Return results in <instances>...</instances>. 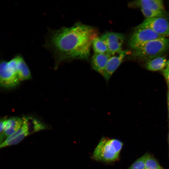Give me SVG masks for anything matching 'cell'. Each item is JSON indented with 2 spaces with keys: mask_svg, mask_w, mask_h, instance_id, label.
Returning a JSON list of instances; mask_svg holds the SVG:
<instances>
[{
  "mask_svg": "<svg viewBox=\"0 0 169 169\" xmlns=\"http://www.w3.org/2000/svg\"><path fill=\"white\" fill-rule=\"evenodd\" d=\"M129 53L128 50H121L111 54L101 74L106 81H108L109 79Z\"/></svg>",
  "mask_w": 169,
  "mask_h": 169,
  "instance_id": "7",
  "label": "cell"
},
{
  "mask_svg": "<svg viewBox=\"0 0 169 169\" xmlns=\"http://www.w3.org/2000/svg\"><path fill=\"white\" fill-rule=\"evenodd\" d=\"M162 73L169 89V69L166 68L164 69L163 70Z\"/></svg>",
  "mask_w": 169,
  "mask_h": 169,
  "instance_id": "21",
  "label": "cell"
},
{
  "mask_svg": "<svg viewBox=\"0 0 169 169\" xmlns=\"http://www.w3.org/2000/svg\"><path fill=\"white\" fill-rule=\"evenodd\" d=\"M129 5L131 7L139 8L147 10H165L164 3L161 0H139L132 1Z\"/></svg>",
  "mask_w": 169,
  "mask_h": 169,
  "instance_id": "10",
  "label": "cell"
},
{
  "mask_svg": "<svg viewBox=\"0 0 169 169\" xmlns=\"http://www.w3.org/2000/svg\"><path fill=\"white\" fill-rule=\"evenodd\" d=\"M22 119L27 124L30 134L45 129L41 123L33 117H25Z\"/></svg>",
  "mask_w": 169,
  "mask_h": 169,
  "instance_id": "14",
  "label": "cell"
},
{
  "mask_svg": "<svg viewBox=\"0 0 169 169\" xmlns=\"http://www.w3.org/2000/svg\"><path fill=\"white\" fill-rule=\"evenodd\" d=\"M168 110H169V106L168 107Z\"/></svg>",
  "mask_w": 169,
  "mask_h": 169,
  "instance_id": "25",
  "label": "cell"
},
{
  "mask_svg": "<svg viewBox=\"0 0 169 169\" xmlns=\"http://www.w3.org/2000/svg\"><path fill=\"white\" fill-rule=\"evenodd\" d=\"M145 169H163L157 161L147 153L145 161Z\"/></svg>",
  "mask_w": 169,
  "mask_h": 169,
  "instance_id": "18",
  "label": "cell"
},
{
  "mask_svg": "<svg viewBox=\"0 0 169 169\" xmlns=\"http://www.w3.org/2000/svg\"><path fill=\"white\" fill-rule=\"evenodd\" d=\"M161 37H165L158 35L149 28L135 29L129 39V45L135 50L150 41Z\"/></svg>",
  "mask_w": 169,
  "mask_h": 169,
  "instance_id": "5",
  "label": "cell"
},
{
  "mask_svg": "<svg viewBox=\"0 0 169 169\" xmlns=\"http://www.w3.org/2000/svg\"><path fill=\"white\" fill-rule=\"evenodd\" d=\"M29 135L27 125L23 124L22 130L17 136L7 142H3L0 144V147L3 148L7 146L16 145L21 141L24 137Z\"/></svg>",
  "mask_w": 169,
  "mask_h": 169,
  "instance_id": "15",
  "label": "cell"
},
{
  "mask_svg": "<svg viewBox=\"0 0 169 169\" xmlns=\"http://www.w3.org/2000/svg\"><path fill=\"white\" fill-rule=\"evenodd\" d=\"M110 55L109 53H95L91 58V65L93 69L101 74Z\"/></svg>",
  "mask_w": 169,
  "mask_h": 169,
  "instance_id": "11",
  "label": "cell"
},
{
  "mask_svg": "<svg viewBox=\"0 0 169 169\" xmlns=\"http://www.w3.org/2000/svg\"><path fill=\"white\" fill-rule=\"evenodd\" d=\"M166 68L169 69V59L167 60Z\"/></svg>",
  "mask_w": 169,
  "mask_h": 169,
  "instance_id": "22",
  "label": "cell"
},
{
  "mask_svg": "<svg viewBox=\"0 0 169 169\" xmlns=\"http://www.w3.org/2000/svg\"><path fill=\"white\" fill-rule=\"evenodd\" d=\"M92 45L95 53L104 54L109 53L106 44L100 37L97 36L94 38L92 41Z\"/></svg>",
  "mask_w": 169,
  "mask_h": 169,
  "instance_id": "16",
  "label": "cell"
},
{
  "mask_svg": "<svg viewBox=\"0 0 169 169\" xmlns=\"http://www.w3.org/2000/svg\"><path fill=\"white\" fill-rule=\"evenodd\" d=\"M119 153L113 146L111 139L103 138L96 147L93 156L96 160L110 161L116 160Z\"/></svg>",
  "mask_w": 169,
  "mask_h": 169,
  "instance_id": "4",
  "label": "cell"
},
{
  "mask_svg": "<svg viewBox=\"0 0 169 169\" xmlns=\"http://www.w3.org/2000/svg\"><path fill=\"white\" fill-rule=\"evenodd\" d=\"M167 100H168V107L169 106V90L168 93L167 95Z\"/></svg>",
  "mask_w": 169,
  "mask_h": 169,
  "instance_id": "23",
  "label": "cell"
},
{
  "mask_svg": "<svg viewBox=\"0 0 169 169\" xmlns=\"http://www.w3.org/2000/svg\"><path fill=\"white\" fill-rule=\"evenodd\" d=\"M97 36L94 28L78 23L70 27L51 30L46 45L53 53L56 68L66 60L88 59L92 41Z\"/></svg>",
  "mask_w": 169,
  "mask_h": 169,
  "instance_id": "1",
  "label": "cell"
},
{
  "mask_svg": "<svg viewBox=\"0 0 169 169\" xmlns=\"http://www.w3.org/2000/svg\"><path fill=\"white\" fill-rule=\"evenodd\" d=\"M168 142H169V132L168 134Z\"/></svg>",
  "mask_w": 169,
  "mask_h": 169,
  "instance_id": "24",
  "label": "cell"
},
{
  "mask_svg": "<svg viewBox=\"0 0 169 169\" xmlns=\"http://www.w3.org/2000/svg\"><path fill=\"white\" fill-rule=\"evenodd\" d=\"M100 37L106 44L109 53L110 54L122 50V46L124 40V36L122 33L107 32Z\"/></svg>",
  "mask_w": 169,
  "mask_h": 169,
  "instance_id": "8",
  "label": "cell"
},
{
  "mask_svg": "<svg viewBox=\"0 0 169 169\" xmlns=\"http://www.w3.org/2000/svg\"><path fill=\"white\" fill-rule=\"evenodd\" d=\"M7 120V119L5 118H2L0 120V135L1 136L3 134L4 131L5 125Z\"/></svg>",
  "mask_w": 169,
  "mask_h": 169,
  "instance_id": "20",
  "label": "cell"
},
{
  "mask_svg": "<svg viewBox=\"0 0 169 169\" xmlns=\"http://www.w3.org/2000/svg\"><path fill=\"white\" fill-rule=\"evenodd\" d=\"M147 153L137 159L131 166L129 169H145V161Z\"/></svg>",
  "mask_w": 169,
  "mask_h": 169,
  "instance_id": "19",
  "label": "cell"
},
{
  "mask_svg": "<svg viewBox=\"0 0 169 169\" xmlns=\"http://www.w3.org/2000/svg\"><path fill=\"white\" fill-rule=\"evenodd\" d=\"M147 28L161 36H169V22L164 18H146L135 29Z\"/></svg>",
  "mask_w": 169,
  "mask_h": 169,
  "instance_id": "6",
  "label": "cell"
},
{
  "mask_svg": "<svg viewBox=\"0 0 169 169\" xmlns=\"http://www.w3.org/2000/svg\"><path fill=\"white\" fill-rule=\"evenodd\" d=\"M169 49V38L161 37L152 40L134 50L133 56L147 61L161 56Z\"/></svg>",
  "mask_w": 169,
  "mask_h": 169,
  "instance_id": "2",
  "label": "cell"
},
{
  "mask_svg": "<svg viewBox=\"0 0 169 169\" xmlns=\"http://www.w3.org/2000/svg\"><path fill=\"white\" fill-rule=\"evenodd\" d=\"M17 75L20 81L31 79L30 69L23 58L20 55L17 67Z\"/></svg>",
  "mask_w": 169,
  "mask_h": 169,
  "instance_id": "13",
  "label": "cell"
},
{
  "mask_svg": "<svg viewBox=\"0 0 169 169\" xmlns=\"http://www.w3.org/2000/svg\"><path fill=\"white\" fill-rule=\"evenodd\" d=\"M167 60L163 56H159L147 61L145 67L148 70L155 71L162 70L166 67Z\"/></svg>",
  "mask_w": 169,
  "mask_h": 169,
  "instance_id": "12",
  "label": "cell"
},
{
  "mask_svg": "<svg viewBox=\"0 0 169 169\" xmlns=\"http://www.w3.org/2000/svg\"><path fill=\"white\" fill-rule=\"evenodd\" d=\"M141 10L146 18L161 17L166 18L168 16V14L165 10H151L144 9H141Z\"/></svg>",
  "mask_w": 169,
  "mask_h": 169,
  "instance_id": "17",
  "label": "cell"
},
{
  "mask_svg": "<svg viewBox=\"0 0 169 169\" xmlns=\"http://www.w3.org/2000/svg\"><path fill=\"white\" fill-rule=\"evenodd\" d=\"M17 64L2 61L0 64V83L2 87L10 89L18 86L20 83L17 75Z\"/></svg>",
  "mask_w": 169,
  "mask_h": 169,
  "instance_id": "3",
  "label": "cell"
},
{
  "mask_svg": "<svg viewBox=\"0 0 169 169\" xmlns=\"http://www.w3.org/2000/svg\"><path fill=\"white\" fill-rule=\"evenodd\" d=\"M23 119L17 117L10 118L7 119L2 136H0L1 144L4 137H8L17 131L22 127Z\"/></svg>",
  "mask_w": 169,
  "mask_h": 169,
  "instance_id": "9",
  "label": "cell"
}]
</instances>
